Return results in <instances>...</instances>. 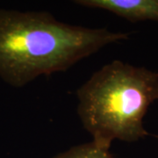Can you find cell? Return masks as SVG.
Segmentation results:
<instances>
[{
  "label": "cell",
  "instance_id": "1",
  "mask_svg": "<svg viewBox=\"0 0 158 158\" xmlns=\"http://www.w3.org/2000/svg\"><path fill=\"white\" fill-rule=\"evenodd\" d=\"M127 33L58 21L47 11H0V77L22 87L40 76L66 71Z\"/></svg>",
  "mask_w": 158,
  "mask_h": 158
},
{
  "label": "cell",
  "instance_id": "2",
  "mask_svg": "<svg viewBox=\"0 0 158 158\" xmlns=\"http://www.w3.org/2000/svg\"><path fill=\"white\" fill-rule=\"evenodd\" d=\"M77 113L98 147L114 140L133 142L148 135L143 118L158 100V72L114 60L97 70L77 91Z\"/></svg>",
  "mask_w": 158,
  "mask_h": 158
},
{
  "label": "cell",
  "instance_id": "3",
  "mask_svg": "<svg viewBox=\"0 0 158 158\" xmlns=\"http://www.w3.org/2000/svg\"><path fill=\"white\" fill-rule=\"evenodd\" d=\"M75 4L106 10L131 22L158 21V0H77Z\"/></svg>",
  "mask_w": 158,
  "mask_h": 158
},
{
  "label": "cell",
  "instance_id": "4",
  "mask_svg": "<svg viewBox=\"0 0 158 158\" xmlns=\"http://www.w3.org/2000/svg\"><path fill=\"white\" fill-rule=\"evenodd\" d=\"M51 158H113L109 149L97 146L91 141L70 148Z\"/></svg>",
  "mask_w": 158,
  "mask_h": 158
}]
</instances>
